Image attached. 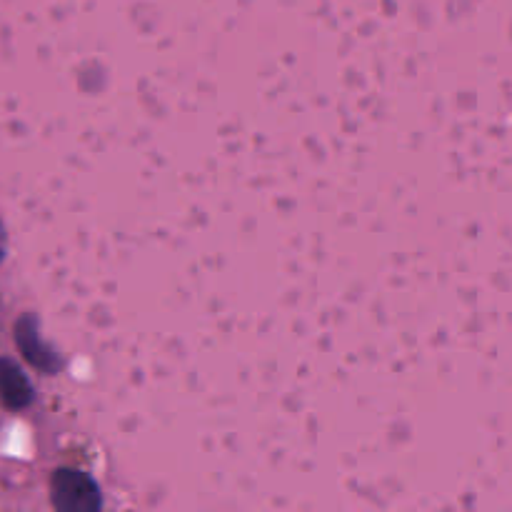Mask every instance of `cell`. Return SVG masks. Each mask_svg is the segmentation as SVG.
<instances>
[{
	"label": "cell",
	"instance_id": "4",
	"mask_svg": "<svg viewBox=\"0 0 512 512\" xmlns=\"http://www.w3.org/2000/svg\"><path fill=\"white\" fill-rule=\"evenodd\" d=\"M5 253H8V233H5V225L0 223V263L5 260Z\"/></svg>",
	"mask_w": 512,
	"mask_h": 512
},
{
	"label": "cell",
	"instance_id": "1",
	"mask_svg": "<svg viewBox=\"0 0 512 512\" xmlns=\"http://www.w3.org/2000/svg\"><path fill=\"white\" fill-rule=\"evenodd\" d=\"M50 503L58 512H98L103 508V495L88 473L58 468L50 478Z\"/></svg>",
	"mask_w": 512,
	"mask_h": 512
},
{
	"label": "cell",
	"instance_id": "2",
	"mask_svg": "<svg viewBox=\"0 0 512 512\" xmlns=\"http://www.w3.org/2000/svg\"><path fill=\"white\" fill-rule=\"evenodd\" d=\"M15 340H18L20 353L25 355V360H28L33 368H38L43 375L58 373L63 360H60V355L43 340L35 315H23V318L15 323Z\"/></svg>",
	"mask_w": 512,
	"mask_h": 512
},
{
	"label": "cell",
	"instance_id": "3",
	"mask_svg": "<svg viewBox=\"0 0 512 512\" xmlns=\"http://www.w3.org/2000/svg\"><path fill=\"white\" fill-rule=\"evenodd\" d=\"M0 400L8 410H23L33 403V385L10 358H0Z\"/></svg>",
	"mask_w": 512,
	"mask_h": 512
}]
</instances>
